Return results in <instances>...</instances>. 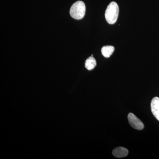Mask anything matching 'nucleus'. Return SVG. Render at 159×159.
Instances as JSON below:
<instances>
[{
  "instance_id": "obj_1",
  "label": "nucleus",
  "mask_w": 159,
  "mask_h": 159,
  "mask_svg": "<svg viewBox=\"0 0 159 159\" xmlns=\"http://www.w3.org/2000/svg\"><path fill=\"white\" fill-rule=\"evenodd\" d=\"M119 13V7L116 2H111L106 10V20L108 24L112 25L116 22Z\"/></svg>"
},
{
  "instance_id": "obj_2",
  "label": "nucleus",
  "mask_w": 159,
  "mask_h": 159,
  "mask_svg": "<svg viewBox=\"0 0 159 159\" xmlns=\"http://www.w3.org/2000/svg\"><path fill=\"white\" fill-rule=\"evenodd\" d=\"M86 7L82 1L76 2L72 5L70 9V15L74 19H82L85 15Z\"/></svg>"
},
{
  "instance_id": "obj_3",
  "label": "nucleus",
  "mask_w": 159,
  "mask_h": 159,
  "mask_svg": "<svg viewBox=\"0 0 159 159\" xmlns=\"http://www.w3.org/2000/svg\"><path fill=\"white\" fill-rule=\"evenodd\" d=\"M129 123L131 126L135 129L142 130L144 127V125L142 121L134 115L130 113L128 115Z\"/></svg>"
},
{
  "instance_id": "obj_4",
  "label": "nucleus",
  "mask_w": 159,
  "mask_h": 159,
  "mask_svg": "<svg viewBox=\"0 0 159 159\" xmlns=\"http://www.w3.org/2000/svg\"><path fill=\"white\" fill-rule=\"evenodd\" d=\"M151 109L154 116L159 121V98L154 97L151 102Z\"/></svg>"
},
{
  "instance_id": "obj_5",
  "label": "nucleus",
  "mask_w": 159,
  "mask_h": 159,
  "mask_svg": "<svg viewBox=\"0 0 159 159\" xmlns=\"http://www.w3.org/2000/svg\"><path fill=\"white\" fill-rule=\"evenodd\" d=\"M128 149L122 147H119L113 150L112 154L114 157L117 158L124 157L128 154Z\"/></svg>"
},
{
  "instance_id": "obj_6",
  "label": "nucleus",
  "mask_w": 159,
  "mask_h": 159,
  "mask_svg": "<svg viewBox=\"0 0 159 159\" xmlns=\"http://www.w3.org/2000/svg\"><path fill=\"white\" fill-rule=\"evenodd\" d=\"M115 50V48L113 46H106L102 47L101 49V52L102 55L104 57H110L112 54H113Z\"/></svg>"
},
{
  "instance_id": "obj_7",
  "label": "nucleus",
  "mask_w": 159,
  "mask_h": 159,
  "mask_svg": "<svg viewBox=\"0 0 159 159\" xmlns=\"http://www.w3.org/2000/svg\"><path fill=\"white\" fill-rule=\"evenodd\" d=\"M97 65V61L96 59L93 56L90 57L86 60L85 67L89 70H93Z\"/></svg>"
}]
</instances>
